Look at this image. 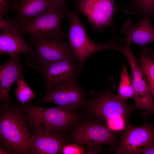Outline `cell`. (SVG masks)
Returning <instances> with one entry per match:
<instances>
[{"label":"cell","mask_w":154,"mask_h":154,"mask_svg":"<svg viewBox=\"0 0 154 154\" xmlns=\"http://www.w3.org/2000/svg\"><path fill=\"white\" fill-rule=\"evenodd\" d=\"M81 107L89 118L106 121V125L115 132L123 131L131 125L130 116L137 110L135 105H130L118 95L106 90L86 100Z\"/></svg>","instance_id":"cell-1"},{"label":"cell","mask_w":154,"mask_h":154,"mask_svg":"<svg viewBox=\"0 0 154 154\" xmlns=\"http://www.w3.org/2000/svg\"><path fill=\"white\" fill-rule=\"evenodd\" d=\"M0 136L6 149L14 154L32 153L26 142L31 137L28 118L21 107H0Z\"/></svg>","instance_id":"cell-2"},{"label":"cell","mask_w":154,"mask_h":154,"mask_svg":"<svg viewBox=\"0 0 154 154\" xmlns=\"http://www.w3.org/2000/svg\"><path fill=\"white\" fill-rule=\"evenodd\" d=\"M21 106L27 116L28 124L34 132L40 131L62 133L70 130L79 119L76 112L68 111L58 106L43 108L29 102Z\"/></svg>","instance_id":"cell-3"},{"label":"cell","mask_w":154,"mask_h":154,"mask_svg":"<svg viewBox=\"0 0 154 154\" xmlns=\"http://www.w3.org/2000/svg\"><path fill=\"white\" fill-rule=\"evenodd\" d=\"M80 12L78 10L67 11L65 18L70 22L67 33L69 45L73 54L77 58L78 68L80 70L84 68L85 60L94 53L102 50L113 49L119 51L121 46L120 39L115 37L103 44L94 42L87 33L79 19Z\"/></svg>","instance_id":"cell-4"},{"label":"cell","mask_w":154,"mask_h":154,"mask_svg":"<svg viewBox=\"0 0 154 154\" xmlns=\"http://www.w3.org/2000/svg\"><path fill=\"white\" fill-rule=\"evenodd\" d=\"M67 11V6L48 10L23 24L18 25V31L21 35H29L33 42L51 38L63 40L65 34L60 23Z\"/></svg>","instance_id":"cell-5"},{"label":"cell","mask_w":154,"mask_h":154,"mask_svg":"<svg viewBox=\"0 0 154 154\" xmlns=\"http://www.w3.org/2000/svg\"><path fill=\"white\" fill-rule=\"evenodd\" d=\"M70 130L69 141L80 145L105 144L115 146L119 143L115 131L90 118L79 119Z\"/></svg>","instance_id":"cell-6"},{"label":"cell","mask_w":154,"mask_h":154,"mask_svg":"<svg viewBox=\"0 0 154 154\" xmlns=\"http://www.w3.org/2000/svg\"><path fill=\"white\" fill-rule=\"evenodd\" d=\"M34 42L33 54L25 55V59L27 64L39 71L73 54L69 44L63 40L51 38Z\"/></svg>","instance_id":"cell-7"},{"label":"cell","mask_w":154,"mask_h":154,"mask_svg":"<svg viewBox=\"0 0 154 154\" xmlns=\"http://www.w3.org/2000/svg\"><path fill=\"white\" fill-rule=\"evenodd\" d=\"M115 0H74L75 7L82 13L92 24L95 31L102 33L105 27L116 28L113 17L118 7Z\"/></svg>","instance_id":"cell-8"},{"label":"cell","mask_w":154,"mask_h":154,"mask_svg":"<svg viewBox=\"0 0 154 154\" xmlns=\"http://www.w3.org/2000/svg\"><path fill=\"white\" fill-rule=\"evenodd\" d=\"M76 80H69L56 86L47 92L37 103H53L68 111L76 112L82 106L86 97L85 91Z\"/></svg>","instance_id":"cell-9"},{"label":"cell","mask_w":154,"mask_h":154,"mask_svg":"<svg viewBox=\"0 0 154 154\" xmlns=\"http://www.w3.org/2000/svg\"><path fill=\"white\" fill-rule=\"evenodd\" d=\"M119 52L127 58L132 74V81L134 94L133 97L137 110H142L146 112L145 114H154V100L151 94L145 77L139 66L129 45L121 46Z\"/></svg>","instance_id":"cell-10"},{"label":"cell","mask_w":154,"mask_h":154,"mask_svg":"<svg viewBox=\"0 0 154 154\" xmlns=\"http://www.w3.org/2000/svg\"><path fill=\"white\" fill-rule=\"evenodd\" d=\"M154 143V127L147 123L139 127L131 125L123 131L119 140L118 154H142L145 148Z\"/></svg>","instance_id":"cell-11"},{"label":"cell","mask_w":154,"mask_h":154,"mask_svg":"<svg viewBox=\"0 0 154 154\" xmlns=\"http://www.w3.org/2000/svg\"><path fill=\"white\" fill-rule=\"evenodd\" d=\"M77 62V58L72 54L47 65L40 71L45 81L47 91L67 80L77 78L80 71Z\"/></svg>","instance_id":"cell-12"},{"label":"cell","mask_w":154,"mask_h":154,"mask_svg":"<svg viewBox=\"0 0 154 154\" xmlns=\"http://www.w3.org/2000/svg\"><path fill=\"white\" fill-rule=\"evenodd\" d=\"M68 141L62 133L40 131L34 132L26 144L33 154H58L62 153V148Z\"/></svg>","instance_id":"cell-13"},{"label":"cell","mask_w":154,"mask_h":154,"mask_svg":"<svg viewBox=\"0 0 154 154\" xmlns=\"http://www.w3.org/2000/svg\"><path fill=\"white\" fill-rule=\"evenodd\" d=\"M2 32L0 35L1 54H33V49L19 32L15 19L9 18L7 25Z\"/></svg>","instance_id":"cell-14"},{"label":"cell","mask_w":154,"mask_h":154,"mask_svg":"<svg viewBox=\"0 0 154 154\" xmlns=\"http://www.w3.org/2000/svg\"><path fill=\"white\" fill-rule=\"evenodd\" d=\"M65 6L56 0H15L10 9L16 14L18 25H21L48 10Z\"/></svg>","instance_id":"cell-15"},{"label":"cell","mask_w":154,"mask_h":154,"mask_svg":"<svg viewBox=\"0 0 154 154\" xmlns=\"http://www.w3.org/2000/svg\"><path fill=\"white\" fill-rule=\"evenodd\" d=\"M120 32L125 35L123 39L125 44L133 43L143 46L154 42V27L147 16L143 17L134 25L130 19H127L123 24Z\"/></svg>","instance_id":"cell-16"},{"label":"cell","mask_w":154,"mask_h":154,"mask_svg":"<svg viewBox=\"0 0 154 154\" xmlns=\"http://www.w3.org/2000/svg\"><path fill=\"white\" fill-rule=\"evenodd\" d=\"M10 56L9 60L0 67V101L4 106L11 103L9 93L11 85L24 74L19 54Z\"/></svg>","instance_id":"cell-17"},{"label":"cell","mask_w":154,"mask_h":154,"mask_svg":"<svg viewBox=\"0 0 154 154\" xmlns=\"http://www.w3.org/2000/svg\"><path fill=\"white\" fill-rule=\"evenodd\" d=\"M138 62L154 100V53L149 48L142 49Z\"/></svg>","instance_id":"cell-18"},{"label":"cell","mask_w":154,"mask_h":154,"mask_svg":"<svg viewBox=\"0 0 154 154\" xmlns=\"http://www.w3.org/2000/svg\"><path fill=\"white\" fill-rule=\"evenodd\" d=\"M122 68L117 95L121 98L126 100L133 98L134 92L132 79L124 64L122 66Z\"/></svg>","instance_id":"cell-19"},{"label":"cell","mask_w":154,"mask_h":154,"mask_svg":"<svg viewBox=\"0 0 154 154\" xmlns=\"http://www.w3.org/2000/svg\"><path fill=\"white\" fill-rule=\"evenodd\" d=\"M17 88L15 91L16 101L24 104L29 102L36 97L35 92L30 87L26 80L22 76L16 81Z\"/></svg>","instance_id":"cell-20"},{"label":"cell","mask_w":154,"mask_h":154,"mask_svg":"<svg viewBox=\"0 0 154 154\" xmlns=\"http://www.w3.org/2000/svg\"><path fill=\"white\" fill-rule=\"evenodd\" d=\"M131 2L134 10L132 14L136 13L154 21V0H131Z\"/></svg>","instance_id":"cell-21"},{"label":"cell","mask_w":154,"mask_h":154,"mask_svg":"<svg viewBox=\"0 0 154 154\" xmlns=\"http://www.w3.org/2000/svg\"><path fill=\"white\" fill-rule=\"evenodd\" d=\"M77 144H66L62 148V153L63 154H84L85 153L84 147Z\"/></svg>","instance_id":"cell-22"},{"label":"cell","mask_w":154,"mask_h":154,"mask_svg":"<svg viewBox=\"0 0 154 154\" xmlns=\"http://www.w3.org/2000/svg\"><path fill=\"white\" fill-rule=\"evenodd\" d=\"M86 146L85 154H98L105 150L101 144L87 145Z\"/></svg>","instance_id":"cell-23"},{"label":"cell","mask_w":154,"mask_h":154,"mask_svg":"<svg viewBox=\"0 0 154 154\" xmlns=\"http://www.w3.org/2000/svg\"><path fill=\"white\" fill-rule=\"evenodd\" d=\"M10 4V0H0V17L7 16Z\"/></svg>","instance_id":"cell-24"},{"label":"cell","mask_w":154,"mask_h":154,"mask_svg":"<svg viewBox=\"0 0 154 154\" xmlns=\"http://www.w3.org/2000/svg\"><path fill=\"white\" fill-rule=\"evenodd\" d=\"M142 154H154V143L146 147L143 151Z\"/></svg>","instance_id":"cell-25"},{"label":"cell","mask_w":154,"mask_h":154,"mask_svg":"<svg viewBox=\"0 0 154 154\" xmlns=\"http://www.w3.org/2000/svg\"><path fill=\"white\" fill-rule=\"evenodd\" d=\"M10 153V151L5 149L2 148L1 147H0V154H9Z\"/></svg>","instance_id":"cell-26"},{"label":"cell","mask_w":154,"mask_h":154,"mask_svg":"<svg viewBox=\"0 0 154 154\" xmlns=\"http://www.w3.org/2000/svg\"><path fill=\"white\" fill-rule=\"evenodd\" d=\"M61 4L63 5L66 6V0H56Z\"/></svg>","instance_id":"cell-27"}]
</instances>
